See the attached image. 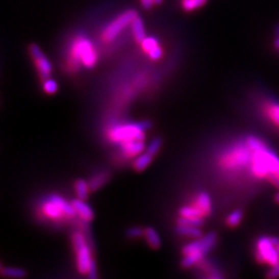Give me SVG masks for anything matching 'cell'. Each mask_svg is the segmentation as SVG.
<instances>
[{"mask_svg": "<svg viewBox=\"0 0 279 279\" xmlns=\"http://www.w3.org/2000/svg\"><path fill=\"white\" fill-rule=\"evenodd\" d=\"M251 152L250 170L253 175L260 178H267L272 183L279 179L277 177V173L279 172V157L275 152L267 146Z\"/></svg>", "mask_w": 279, "mask_h": 279, "instance_id": "obj_1", "label": "cell"}, {"mask_svg": "<svg viewBox=\"0 0 279 279\" xmlns=\"http://www.w3.org/2000/svg\"><path fill=\"white\" fill-rule=\"evenodd\" d=\"M97 59V52L90 39L85 35H78L70 45L69 64L72 67L82 65L86 68H92Z\"/></svg>", "mask_w": 279, "mask_h": 279, "instance_id": "obj_2", "label": "cell"}, {"mask_svg": "<svg viewBox=\"0 0 279 279\" xmlns=\"http://www.w3.org/2000/svg\"><path fill=\"white\" fill-rule=\"evenodd\" d=\"M152 126L149 121H141L130 124L113 126L109 132V138L114 143H124L132 140H145V132Z\"/></svg>", "mask_w": 279, "mask_h": 279, "instance_id": "obj_3", "label": "cell"}, {"mask_svg": "<svg viewBox=\"0 0 279 279\" xmlns=\"http://www.w3.org/2000/svg\"><path fill=\"white\" fill-rule=\"evenodd\" d=\"M71 242L75 255L77 269L81 274L87 275L93 259L91 248L86 241L85 236L81 232H73L71 235Z\"/></svg>", "mask_w": 279, "mask_h": 279, "instance_id": "obj_4", "label": "cell"}, {"mask_svg": "<svg viewBox=\"0 0 279 279\" xmlns=\"http://www.w3.org/2000/svg\"><path fill=\"white\" fill-rule=\"evenodd\" d=\"M138 16V12L135 10H128L117 16L112 20L103 30L102 38L104 42H112L128 26H130L135 18Z\"/></svg>", "mask_w": 279, "mask_h": 279, "instance_id": "obj_5", "label": "cell"}, {"mask_svg": "<svg viewBox=\"0 0 279 279\" xmlns=\"http://www.w3.org/2000/svg\"><path fill=\"white\" fill-rule=\"evenodd\" d=\"M217 243V235L214 232H210L206 235H203L200 238H196V240L184 245L182 248L183 256L185 255H194L201 261L203 258L211 251Z\"/></svg>", "mask_w": 279, "mask_h": 279, "instance_id": "obj_6", "label": "cell"}, {"mask_svg": "<svg viewBox=\"0 0 279 279\" xmlns=\"http://www.w3.org/2000/svg\"><path fill=\"white\" fill-rule=\"evenodd\" d=\"M257 259L260 263L274 266L279 263V252L271 237H260L257 241Z\"/></svg>", "mask_w": 279, "mask_h": 279, "instance_id": "obj_7", "label": "cell"}, {"mask_svg": "<svg viewBox=\"0 0 279 279\" xmlns=\"http://www.w3.org/2000/svg\"><path fill=\"white\" fill-rule=\"evenodd\" d=\"M29 54H30L41 78L43 80L50 78L52 70H53V66H52V63L50 62V60L47 58V56L42 51V49L35 44H31L29 46Z\"/></svg>", "mask_w": 279, "mask_h": 279, "instance_id": "obj_8", "label": "cell"}, {"mask_svg": "<svg viewBox=\"0 0 279 279\" xmlns=\"http://www.w3.org/2000/svg\"><path fill=\"white\" fill-rule=\"evenodd\" d=\"M71 204L77 212V214L85 221H92L94 219V212L92 208L82 198H74L71 201Z\"/></svg>", "mask_w": 279, "mask_h": 279, "instance_id": "obj_9", "label": "cell"}, {"mask_svg": "<svg viewBox=\"0 0 279 279\" xmlns=\"http://www.w3.org/2000/svg\"><path fill=\"white\" fill-rule=\"evenodd\" d=\"M121 150L128 156H138L145 149V143L142 140H132L121 143Z\"/></svg>", "mask_w": 279, "mask_h": 279, "instance_id": "obj_10", "label": "cell"}, {"mask_svg": "<svg viewBox=\"0 0 279 279\" xmlns=\"http://www.w3.org/2000/svg\"><path fill=\"white\" fill-rule=\"evenodd\" d=\"M194 206L200 209L205 216L209 215L212 211V203H211V197L207 192H198L195 196L194 200Z\"/></svg>", "mask_w": 279, "mask_h": 279, "instance_id": "obj_11", "label": "cell"}, {"mask_svg": "<svg viewBox=\"0 0 279 279\" xmlns=\"http://www.w3.org/2000/svg\"><path fill=\"white\" fill-rule=\"evenodd\" d=\"M43 211L46 216L54 220L61 219L63 216H65L61 208L55 202H53L50 197L47 198V202L44 204Z\"/></svg>", "mask_w": 279, "mask_h": 279, "instance_id": "obj_12", "label": "cell"}, {"mask_svg": "<svg viewBox=\"0 0 279 279\" xmlns=\"http://www.w3.org/2000/svg\"><path fill=\"white\" fill-rule=\"evenodd\" d=\"M111 179V173L109 171H103L95 174L88 182L90 191H95L106 185Z\"/></svg>", "mask_w": 279, "mask_h": 279, "instance_id": "obj_13", "label": "cell"}, {"mask_svg": "<svg viewBox=\"0 0 279 279\" xmlns=\"http://www.w3.org/2000/svg\"><path fill=\"white\" fill-rule=\"evenodd\" d=\"M131 27H132V31H133L135 39L139 44H141L144 41V38L146 37V30H145L144 21L139 15L135 18V20L131 24Z\"/></svg>", "mask_w": 279, "mask_h": 279, "instance_id": "obj_14", "label": "cell"}, {"mask_svg": "<svg viewBox=\"0 0 279 279\" xmlns=\"http://www.w3.org/2000/svg\"><path fill=\"white\" fill-rule=\"evenodd\" d=\"M148 245L152 249H158L162 245L161 237H159L157 231L152 226L145 227V235H144Z\"/></svg>", "mask_w": 279, "mask_h": 279, "instance_id": "obj_15", "label": "cell"}, {"mask_svg": "<svg viewBox=\"0 0 279 279\" xmlns=\"http://www.w3.org/2000/svg\"><path fill=\"white\" fill-rule=\"evenodd\" d=\"M176 232L180 236L189 237V238H200L203 236V232L200 226L194 225H186V224H178L176 227Z\"/></svg>", "mask_w": 279, "mask_h": 279, "instance_id": "obj_16", "label": "cell"}, {"mask_svg": "<svg viewBox=\"0 0 279 279\" xmlns=\"http://www.w3.org/2000/svg\"><path fill=\"white\" fill-rule=\"evenodd\" d=\"M152 161H153V156L149 154L147 151H145L137 156L133 167L137 172H143L150 166Z\"/></svg>", "mask_w": 279, "mask_h": 279, "instance_id": "obj_17", "label": "cell"}, {"mask_svg": "<svg viewBox=\"0 0 279 279\" xmlns=\"http://www.w3.org/2000/svg\"><path fill=\"white\" fill-rule=\"evenodd\" d=\"M0 275L10 278H24L27 276V271L19 267H4Z\"/></svg>", "mask_w": 279, "mask_h": 279, "instance_id": "obj_18", "label": "cell"}, {"mask_svg": "<svg viewBox=\"0 0 279 279\" xmlns=\"http://www.w3.org/2000/svg\"><path fill=\"white\" fill-rule=\"evenodd\" d=\"M207 3L208 0H180L182 10L187 13L203 8Z\"/></svg>", "mask_w": 279, "mask_h": 279, "instance_id": "obj_19", "label": "cell"}, {"mask_svg": "<svg viewBox=\"0 0 279 279\" xmlns=\"http://www.w3.org/2000/svg\"><path fill=\"white\" fill-rule=\"evenodd\" d=\"M74 190H75L77 196L79 198H82V200H86L87 196H88V193L90 191L89 184L84 179H79V180L75 181Z\"/></svg>", "mask_w": 279, "mask_h": 279, "instance_id": "obj_20", "label": "cell"}, {"mask_svg": "<svg viewBox=\"0 0 279 279\" xmlns=\"http://www.w3.org/2000/svg\"><path fill=\"white\" fill-rule=\"evenodd\" d=\"M179 214L181 217H189V218H195V217H204V213L195 207L192 206H183L179 210Z\"/></svg>", "mask_w": 279, "mask_h": 279, "instance_id": "obj_21", "label": "cell"}, {"mask_svg": "<svg viewBox=\"0 0 279 279\" xmlns=\"http://www.w3.org/2000/svg\"><path fill=\"white\" fill-rule=\"evenodd\" d=\"M141 46L143 51L148 54L149 52H151L152 50H154L155 48H157L161 45H159L158 39H156L154 36H146L144 38V41L141 43Z\"/></svg>", "mask_w": 279, "mask_h": 279, "instance_id": "obj_22", "label": "cell"}, {"mask_svg": "<svg viewBox=\"0 0 279 279\" xmlns=\"http://www.w3.org/2000/svg\"><path fill=\"white\" fill-rule=\"evenodd\" d=\"M242 218H243V212H242V210L237 209V210H234V211L227 216V218H226V223H227L230 226L234 227V226L238 225L239 223L241 222Z\"/></svg>", "mask_w": 279, "mask_h": 279, "instance_id": "obj_23", "label": "cell"}, {"mask_svg": "<svg viewBox=\"0 0 279 279\" xmlns=\"http://www.w3.org/2000/svg\"><path fill=\"white\" fill-rule=\"evenodd\" d=\"M162 145H163V141H162L161 138H154V139L149 143V145L147 146L146 151L154 157V156L158 153V151L161 150Z\"/></svg>", "mask_w": 279, "mask_h": 279, "instance_id": "obj_24", "label": "cell"}, {"mask_svg": "<svg viewBox=\"0 0 279 279\" xmlns=\"http://www.w3.org/2000/svg\"><path fill=\"white\" fill-rule=\"evenodd\" d=\"M43 87H44L45 92L48 94H54L58 91V83L55 81L54 79H51V78L44 80Z\"/></svg>", "mask_w": 279, "mask_h": 279, "instance_id": "obj_25", "label": "cell"}, {"mask_svg": "<svg viewBox=\"0 0 279 279\" xmlns=\"http://www.w3.org/2000/svg\"><path fill=\"white\" fill-rule=\"evenodd\" d=\"M268 115L271 120L279 126V104H271L268 107Z\"/></svg>", "mask_w": 279, "mask_h": 279, "instance_id": "obj_26", "label": "cell"}, {"mask_svg": "<svg viewBox=\"0 0 279 279\" xmlns=\"http://www.w3.org/2000/svg\"><path fill=\"white\" fill-rule=\"evenodd\" d=\"M178 224H186V225L201 226V225L204 224V217H195V218L180 217V218L178 219Z\"/></svg>", "mask_w": 279, "mask_h": 279, "instance_id": "obj_27", "label": "cell"}, {"mask_svg": "<svg viewBox=\"0 0 279 279\" xmlns=\"http://www.w3.org/2000/svg\"><path fill=\"white\" fill-rule=\"evenodd\" d=\"M125 235L131 239H139L145 235V229L141 226H132L126 230Z\"/></svg>", "mask_w": 279, "mask_h": 279, "instance_id": "obj_28", "label": "cell"}, {"mask_svg": "<svg viewBox=\"0 0 279 279\" xmlns=\"http://www.w3.org/2000/svg\"><path fill=\"white\" fill-rule=\"evenodd\" d=\"M163 55H164V51H163V48L161 46H158L157 48H155L154 50H152L151 52L148 53L149 58L151 60H154V61L161 59L163 57Z\"/></svg>", "mask_w": 279, "mask_h": 279, "instance_id": "obj_29", "label": "cell"}, {"mask_svg": "<svg viewBox=\"0 0 279 279\" xmlns=\"http://www.w3.org/2000/svg\"><path fill=\"white\" fill-rule=\"evenodd\" d=\"M88 277L89 278H97L98 277V274H97V267H96V264H95V261L92 260L91 262V265L89 267V270H88V273H87Z\"/></svg>", "mask_w": 279, "mask_h": 279, "instance_id": "obj_30", "label": "cell"}, {"mask_svg": "<svg viewBox=\"0 0 279 279\" xmlns=\"http://www.w3.org/2000/svg\"><path fill=\"white\" fill-rule=\"evenodd\" d=\"M268 278H277L279 277V263L272 266V269L267 273Z\"/></svg>", "mask_w": 279, "mask_h": 279, "instance_id": "obj_31", "label": "cell"}, {"mask_svg": "<svg viewBox=\"0 0 279 279\" xmlns=\"http://www.w3.org/2000/svg\"><path fill=\"white\" fill-rule=\"evenodd\" d=\"M275 49L279 52V24L275 26V42H274Z\"/></svg>", "mask_w": 279, "mask_h": 279, "instance_id": "obj_32", "label": "cell"}, {"mask_svg": "<svg viewBox=\"0 0 279 279\" xmlns=\"http://www.w3.org/2000/svg\"><path fill=\"white\" fill-rule=\"evenodd\" d=\"M141 2V5L144 9L146 10H150L154 5V0H140Z\"/></svg>", "mask_w": 279, "mask_h": 279, "instance_id": "obj_33", "label": "cell"}, {"mask_svg": "<svg viewBox=\"0 0 279 279\" xmlns=\"http://www.w3.org/2000/svg\"><path fill=\"white\" fill-rule=\"evenodd\" d=\"M163 2H164V0H154V5L159 6V5L163 4Z\"/></svg>", "mask_w": 279, "mask_h": 279, "instance_id": "obj_34", "label": "cell"}, {"mask_svg": "<svg viewBox=\"0 0 279 279\" xmlns=\"http://www.w3.org/2000/svg\"><path fill=\"white\" fill-rule=\"evenodd\" d=\"M273 184H274V185H275V186L279 189V179H277L276 181H274V183H273Z\"/></svg>", "mask_w": 279, "mask_h": 279, "instance_id": "obj_35", "label": "cell"}, {"mask_svg": "<svg viewBox=\"0 0 279 279\" xmlns=\"http://www.w3.org/2000/svg\"><path fill=\"white\" fill-rule=\"evenodd\" d=\"M275 201H276L277 203H279V192L275 195Z\"/></svg>", "mask_w": 279, "mask_h": 279, "instance_id": "obj_36", "label": "cell"}, {"mask_svg": "<svg viewBox=\"0 0 279 279\" xmlns=\"http://www.w3.org/2000/svg\"><path fill=\"white\" fill-rule=\"evenodd\" d=\"M3 268H4V267H3V263H2V262H0V271H2V270H3Z\"/></svg>", "mask_w": 279, "mask_h": 279, "instance_id": "obj_37", "label": "cell"}]
</instances>
